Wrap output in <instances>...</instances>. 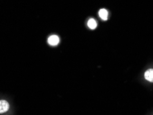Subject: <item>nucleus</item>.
Instances as JSON below:
<instances>
[{
  "label": "nucleus",
  "mask_w": 153,
  "mask_h": 115,
  "mask_svg": "<svg viewBox=\"0 0 153 115\" xmlns=\"http://www.w3.org/2000/svg\"><path fill=\"white\" fill-rule=\"evenodd\" d=\"M88 26L89 27V28L94 30L97 26V24L96 21L94 19H90L88 22Z\"/></svg>",
  "instance_id": "5"
},
{
  "label": "nucleus",
  "mask_w": 153,
  "mask_h": 115,
  "mask_svg": "<svg viewBox=\"0 0 153 115\" xmlns=\"http://www.w3.org/2000/svg\"><path fill=\"white\" fill-rule=\"evenodd\" d=\"M144 77L148 82L153 83V68L148 69L144 73Z\"/></svg>",
  "instance_id": "3"
},
{
  "label": "nucleus",
  "mask_w": 153,
  "mask_h": 115,
  "mask_svg": "<svg viewBox=\"0 0 153 115\" xmlns=\"http://www.w3.org/2000/svg\"><path fill=\"white\" fill-rule=\"evenodd\" d=\"M60 39L58 36L57 35H51V37H49L48 39V44H50L51 46H57L59 44Z\"/></svg>",
  "instance_id": "2"
},
{
  "label": "nucleus",
  "mask_w": 153,
  "mask_h": 115,
  "mask_svg": "<svg viewBox=\"0 0 153 115\" xmlns=\"http://www.w3.org/2000/svg\"><path fill=\"white\" fill-rule=\"evenodd\" d=\"M10 108V105L6 100H0V114L5 113Z\"/></svg>",
  "instance_id": "1"
},
{
  "label": "nucleus",
  "mask_w": 153,
  "mask_h": 115,
  "mask_svg": "<svg viewBox=\"0 0 153 115\" xmlns=\"http://www.w3.org/2000/svg\"><path fill=\"white\" fill-rule=\"evenodd\" d=\"M99 15H100L101 19L105 21V20L108 19V11L105 10V9L102 8V9H101L100 11H99Z\"/></svg>",
  "instance_id": "4"
}]
</instances>
